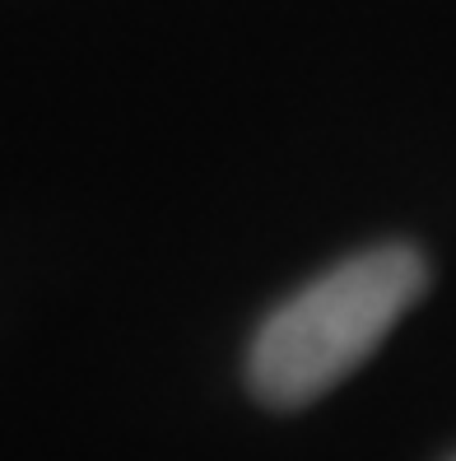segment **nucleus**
<instances>
[{"mask_svg":"<svg viewBox=\"0 0 456 461\" xmlns=\"http://www.w3.org/2000/svg\"><path fill=\"white\" fill-rule=\"evenodd\" d=\"M424 285L428 266L406 242H382L331 266L261 321L247 355L252 392L280 411L317 401L382 345Z\"/></svg>","mask_w":456,"mask_h":461,"instance_id":"obj_1","label":"nucleus"}]
</instances>
